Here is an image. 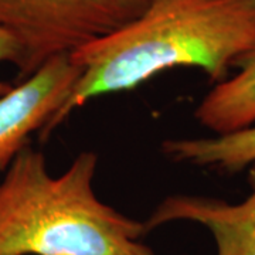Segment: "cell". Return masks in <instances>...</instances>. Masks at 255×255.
<instances>
[{
    "mask_svg": "<svg viewBox=\"0 0 255 255\" xmlns=\"http://www.w3.org/2000/svg\"><path fill=\"white\" fill-rule=\"evenodd\" d=\"M253 51L255 0H149L135 20L71 53L81 77L40 137L90 101L133 91L163 71L196 68L224 81Z\"/></svg>",
    "mask_w": 255,
    "mask_h": 255,
    "instance_id": "6da1fadb",
    "label": "cell"
},
{
    "mask_svg": "<svg viewBox=\"0 0 255 255\" xmlns=\"http://www.w3.org/2000/svg\"><path fill=\"white\" fill-rule=\"evenodd\" d=\"M98 160L84 150L53 176L43 152L21 149L0 180V255H156L145 221L97 196Z\"/></svg>",
    "mask_w": 255,
    "mask_h": 255,
    "instance_id": "7a4b0ae2",
    "label": "cell"
},
{
    "mask_svg": "<svg viewBox=\"0 0 255 255\" xmlns=\"http://www.w3.org/2000/svg\"><path fill=\"white\" fill-rule=\"evenodd\" d=\"M149 0H0V28L20 48L16 82L130 23Z\"/></svg>",
    "mask_w": 255,
    "mask_h": 255,
    "instance_id": "3957f363",
    "label": "cell"
},
{
    "mask_svg": "<svg viewBox=\"0 0 255 255\" xmlns=\"http://www.w3.org/2000/svg\"><path fill=\"white\" fill-rule=\"evenodd\" d=\"M81 74L71 54L57 55L0 97V172L30 145L31 135L43 133L68 101Z\"/></svg>",
    "mask_w": 255,
    "mask_h": 255,
    "instance_id": "277c9868",
    "label": "cell"
},
{
    "mask_svg": "<svg viewBox=\"0 0 255 255\" xmlns=\"http://www.w3.org/2000/svg\"><path fill=\"white\" fill-rule=\"evenodd\" d=\"M250 194L238 203L196 194H170L145 221L147 233L174 221L204 227L217 255H255V163L248 167Z\"/></svg>",
    "mask_w": 255,
    "mask_h": 255,
    "instance_id": "5b68a950",
    "label": "cell"
},
{
    "mask_svg": "<svg viewBox=\"0 0 255 255\" xmlns=\"http://www.w3.org/2000/svg\"><path fill=\"white\" fill-rule=\"evenodd\" d=\"M194 119L211 135L255 125V51L238 61L234 75L214 84L196 107Z\"/></svg>",
    "mask_w": 255,
    "mask_h": 255,
    "instance_id": "8992f818",
    "label": "cell"
},
{
    "mask_svg": "<svg viewBox=\"0 0 255 255\" xmlns=\"http://www.w3.org/2000/svg\"><path fill=\"white\" fill-rule=\"evenodd\" d=\"M160 149L174 163L237 173L255 163V125L224 135L167 139Z\"/></svg>",
    "mask_w": 255,
    "mask_h": 255,
    "instance_id": "52a82bcc",
    "label": "cell"
},
{
    "mask_svg": "<svg viewBox=\"0 0 255 255\" xmlns=\"http://www.w3.org/2000/svg\"><path fill=\"white\" fill-rule=\"evenodd\" d=\"M20 60V48L17 43L13 40V37L7 34L4 30L0 28V64L10 63L14 67H17ZM13 85L7 81L0 80V97L9 91Z\"/></svg>",
    "mask_w": 255,
    "mask_h": 255,
    "instance_id": "ba28073f",
    "label": "cell"
}]
</instances>
